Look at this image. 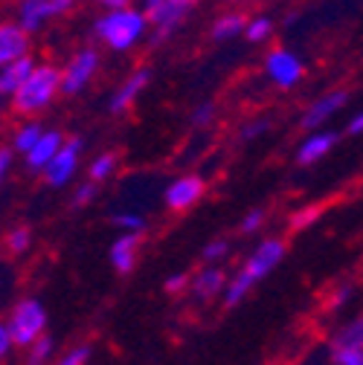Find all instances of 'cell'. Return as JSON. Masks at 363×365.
I'll use <instances>...</instances> for the list:
<instances>
[{
    "label": "cell",
    "instance_id": "obj_30",
    "mask_svg": "<svg viewBox=\"0 0 363 365\" xmlns=\"http://www.w3.org/2000/svg\"><path fill=\"white\" fill-rule=\"evenodd\" d=\"M227 252H230V241H227V238H212V241L204 247V261H207L209 267H215V261H224Z\"/></svg>",
    "mask_w": 363,
    "mask_h": 365
},
{
    "label": "cell",
    "instance_id": "obj_33",
    "mask_svg": "<svg viewBox=\"0 0 363 365\" xmlns=\"http://www.w3.org/2000/svg\"><path fill=\"white\" fill-rule=\"evenodd\" d=\"M189 287V279H187V272H171V276L163 282V290L166 293H171V296H177V293H184Z\"/></svg>",
    "mask_w": 363,
    "mask_h": 365
},
{
    "label": "cell",
    "instance_id": "obj_13",
    "mask_svg": "<svg viewBox=\"0 0 363 365\" xmlns=\"http://www.w3.org/2000/svg\"><path fill=\"white\" fill-rule=\"evenodd\" d=\"M337 140H340V133H337V130H332V128L311 130V133L305 136V140L297 145V163H299V165H314V163L326 160V157L334 151Z\"/></svg>",
    "mask_w": 363,
    "mask_h": 365
},
{
    "label": "cell",
    "instance_id": "obj_36",
    "mask_svg": "<svg viewBox=\"0 0 363 365\" xmlns=\"http://www.w3.org/2000/svg\"><path fill=\"white\" fill-rule=\"evenodd\" d=\"M352 299V284H340L337 290H334V299H332V307H343L346 302Z\"/></svg>",
    "mask_w": 363,
    "mask_h": 365
},
{
    "label": "cell",
    "instance_id": "obj_14",
    "mask_svg": "<svg viewBox=\"0 0 363 365\" xmlns=\"http://www.w3.org/2000/svg\"><path fill=\"white\" fill-rule=\"evenodd\" d=\"M24 56H29V35H24L15 21H0V67Z\"/></svg>",
    "mask_w": 363,
    "mask_h": 365
},
{
    "label": "cell",
    "instance_id": "obj_20",
    "mask_svg": "<svg viewBox=\"0 0 363 365\" xmlns=\"http://www.w3.org/2000/svg\"><path fill=\"white\" fill-rule=\"evenodd\" d=\"M116 168H119V157L114 151H105V154L94 157V163L87 165V177H90V182H96L99 186L102 180H111L116 174Z\"/></svg>",
    "mask_w": 363,
    "mask_h": 365
},
{
    "label": "cell",
    "instance_id": "obj_3",
    "mask_svg": "<svg viewBox=\"0 0 363 365\" xmlns=\"http://www.w3.org/2000/svg\"><path fill=\"white\" fill-rule=\"evenodd\" d=\"M56 96H59V67L35 64L29 78L12 96V110L21 116H38L41 110H47L56 102Z\"/></svg>",
    "mask_w": 363,
    "mask_h": 365
},
{
    "label": "cell",
    "instance_id": "obj_35",
    "mask_svg": "<svg viewBox=\"0 0 363 365\" xmlns=\"http://www.w3.org/2000/svg\"><path fill=\"white\" fill-rule=\"evenodd\" d=\"M267 130H270V119H253L242 128V140H256V136H262Z\"/></svg>",
    "mask_w": 363,
    "mask_h": 365
},
{
    "label": "cell",
    "instance_id": "obj_15",
    "mask_svg": "<svg viewBox=\"0 0 363 365\" xmlns=\"http://www.w3.org/2000/svg\"><path fill=\"white\" fill-rule=\"evenodd\" d=\"M64 145V136H61V130H56V128H44V133H41V140L32 145V151L24 157L26 160V168L29 171H35V174H44V168L50 165V160L59 154V148Z\"/></svg>",
    "mask_w": 363,
    "mask_h": 365
},
{
    "label": "cell",
    "instance_id": "obj_28",
    "mask_svg": "<svg viewBox=\"0 0 363 365\" xmlns=\"http://www.w3.org/2000/svg\"><path fill=\"white\" fill-rule=\"evenodd\" d=\"M90 354H94V348H90V345H73L70 351H64L56 359V365H87L90 362Z\"/></svg>",
    "mask_w": 363,
    "mask_h": 365
},
{
    "label": "cell",
    "instance_id": "obj_27",
    "mask_svg": "<svg viewBox=\"0 0 363 365\" xmlns=\"http://www.w3.org/2000/svg\"><path fill=\"white\" fill-rule=\"evenodd\" d=\"M29 244H32V232L26 230V226H15V230L6 235V250H9V252H15V255L26 252V250H29Z\"/></svg>",
    "mask_w": 363,
    "mask_h": 365
},
{
    "label": "cell",
    "instance_id": "obj_19",
    "mask_svg": "<svg viewBox=\"0 0 363 365\" xmlns=\"http://www.w3.org/2000/svg\"><path fill=\"white\" fill-rule=\"evenodd\" d=\"M244 24H247V15H242V12H227V15L215 18L209 35H212V41H233L236 35L244 32Z\"/></svg>",
    "mask_w": 363,
    "mask_h": 365
},
{
    "label": "cell",
    "instance_id": "obj_11",
    "mask_svg": "<svg viewBox=\"0 0 363 365\" xmlns=\"http://www.w3.org/2000/svg\"><path fill=\"white\" fill-rule=\"evenodd\" d=\"M204 195H207V180L198 174H184L166 186L163 200L171 212H189L195 203H201Z\"/></svg>",
    "mask_w": 363,
    "mask_h": 365
},
{
    "label": "cell",
    "instance_id": "obj_17",
    "mask_svg": "<svg viewBox=\"0 0 363 365\" xmlns=\"http://www.w3.org/2000/svg\"><path fill=\"white\" fill-rule=\"evenodd\" d=\"M35 58L32 56H24V58H18V61H12V64H6V67H0V99L4 96H15L18 90H21V84L29 78V73L35 70Z\"/></svg>",
    "mask_w": 363,
    "mask_h": 365
},
{
    "label": "cell",
    "instance_id": "obj_37",
    "mask_svg": "<svg viewBox=\"0 0 363 365\" xmlns=\"http://www.w3.org/2000/svg\"><path fill=\"white\" fill-rule=\"evenodd\" d=\"M9 351H12V339H9V334H6V325L0 322V359H6Z\"/></svg>",
    "mask_w": 363,
    "mask_h": 365
},
{
    "label": "cell",
    "instance_id": "obj_32",
    "mask_svg": "<svg viewBox=\"0 0 363 365\" xmlns=\"http://www.w3.org/2000/svg\"><path fill=\"white\" fill-rule=\"evenodd\" d=\"M212 119H215V105H212V102H201V105L192 110V116H189V122H192L195 128H207V125H212Z\"/></svg>",
    "mask_w": 363,
    "mask_h": 365
},
{
    "label": "cell",
    "instance_id": "obj_40",
    "mask_svg": "<svg viewBox=\"0 0 363 365\" xmlns=\"http://www.w3.org/2000/svg\"><path fill=\"white\" fill-rule=\"evenodd\" d=\"M0 182H4V180H0Z\"/></svg>",
    "mask_w": 363,
    "mask_h": 365
},
{
    "label": "cell",
    "instance_id": "obj_25",
    "mask_svg": "<svg viewBox=\"0 0 363 365\" xmlns=\"http://www.w3.org/2000/svg\"><path fill=\"white\" fill-rule=\"evenodd\" d=\"M111 220H114V226H119V230L128 235H143V230H146V217L137 212H114Z\"/></svg>",
    "mask_w": 363,
    "mask_h": 365
},
{
    "label": "cell",
    "instance_id": "obj_10",
    "mask_svg": "<svg viewBox=\"0 0 363 365\" xmlns=\"http://www.w3.org/2000/svg\"><path fill=\"white\" fill-rule=\"evenodd\" d=\"M346 105H349V90H343V87L329 90V93H323L320 99H314V102L305 108V113H302V119H299L302 130H308V133H311V130H323L326 122L334 119Z\"/></svg>",
    "mask_w": 363,
    "mask_h": 365
},
{
    "label": "cell",
    "instance_id": "obj_12",
    "mask_svg": "<svg viewBox=\"0 0 363 365\" xmlns=\"http://www.w3.org/2000/svg\"><path fill=\"white\" fill-rule=\"evenodd\" d=\"M151 84V70L149 67H140V70H134L119 87H116V93L111 96V102H108V110L114 113V116H119V113H128L131 108H134V102L140 99V93Z\"/></svg>",
    "mask_w": 363,
    "mask_h": 365
},
{
    "label": "cell",
    "instance_id": "obj_24",
    "mask_svg": "<svg viewBox=\"0 0 363 365\" xmlns=\"http://www.w3.org/2000/svg\"><path fill=\"white\" fill-rule=\"evenodd\" d=\"M56 351V339L44 334L41 339H35L29 348H26V365H47L50 356Z\"/></svg>",
    "mask_w": 363,
    "mask_h": 365
},
{
    "label": "cell",
    "instance_id": "obj_21",
    "mask_svg": "<svg viewBox=\"0 0 363 365\" xmlns=\"http://www.w3.org/2000/svg\"><path fill=\"white\" fill-rule=\"evenodd\" d=\"M41 133H44V125L41 122H35V119H29V122H24L18 130H15V140H12V148L18 151V154H29L32 151V145L41 140Z\"/></svg>",
    "mask_w": 363,
    "mask_h": 365
},
{
    "label": "cell",
    "instance_id": "obj_16",
    "mask_svg": "<svg viewBox=\"0 0 363 365\" xmlns=\"http://www.w3.org/2000/svg\"><path fill=\"white\" fill-rule=\"evenodd\" d=\"M140 238L143 235H116L114 244H111V267L119 272V276H128V272L137 267V258H140Z\"/></svg>",
    "mask_w": 363,
    "mask_h": 365
},
{
    "label": "cell",
    "instance_id": "obj_38",
    "mask_svg": "<svg viewBox=\"0 0 363 365\" xmlns=\"http://www.w3.org/2000/svg\"><path fill=\"white\" fill-rule=\"evenodd\" d=\"M9 168H12V151L0 145V180L6 177V171H9Z\"/></svg>",
    "mask_w": 363,
    "mask_h": 365
},
{
    "label": "cell",
    "instance_id": "obj_26",
    "mask_svg": "<svg viewBox=\"0 0 363 365\" xmlns=\"http://www.w3.org/2000/svg\"><path fill=\"white\" fill-rule=\"evenodd\" d=\"M320 215H323V206L320 203H311V206H302V209H297L294 215H291V230H308V226H314L317 220H320Z\"/></svg>",
    "mask_w": 363,
    "mask_h": 365
},
{
    "label": "cell",
    "instance_id": "obj_31",
    "mask_svg": "<svg viewBox=\"0 0 363 365\" xmlns=\"http://www.w3.org/2000/svg\"><path fill=\"white\" fill-rule=\"evenodd\" d=\"M334 365H363V348H334Z\"/></svg>",
    "mask_w": 363,
    "mask_h": 365
},
{
    "label": "cell",
    "instance_id": "obj_8",
    "mask_svg": "<svg viewBox=\"0 0 363 365\" xmlns=\"http://www.w3.org/2000/svg\"><path fill=\"white\" fill-rule=\"evenodd\" d=\"M73 9L70 0H24L18 6V26L24 35H35L47 26L53 18H61Z\"/></svg>",
    "mask_w": 363,
    "mask_h": 365
},
{
    "label": "cell",
    "instance_id": "obj_34",
    "mask_svg": "<svg viewBox=\"0 0 363 365\" xmlns=\"http://www.w3.org/2000/svg\"><path fill=\"white\" fill-rule=\"evenodd\" d=\"M262 223H264V212L262 209H253V212H247L242 217V232L244 235H253L256 230H262Z\"/></svg>",
    "mask_w": 363,
    "mask_h": 365
},
{
    "label": "cell",
    "instance_id": "obj_1",
    "mask_svg": "<svg viewBox=\"0 0 363 365\" xmlns=\"http://www.w3.org/2000/svg\"><path fill=\"white\" fill-rule=\"evenodd\" d=\"M282 258H285V244H282L279 238H264V241L250 252V258L242 264V269L236 272L230 282H227V287H224V304H227V307L242 304V302L250 296V290H253L259 282H264L270 272H274V269L282 264Z\"/></svg>",
    "mask_w": 363,
    "mask_h": 365
},
{
    "label": "cell",
    "instance_id": "obj_41",
    "mask_svg": "<svg viewBox=\"0 0 363 365\" xmlns=\"http://www.w3.org/2000/svg\"><path fill=\"white\" fill-rule=\"evenodd\" d=\"M0 110H4V108H0Z\"/></svg>",
    "mask_w": 363,
    "mask_h": 365
},
{
    "label": "cell",
    "instance_id": "obj_2",
    "mask_svg": "<svg viewBox=\"0 0 363 365\" xmlns=\"http://www.w3.org/2000/svg\"><path fill=\"white\" fill-rule=\"evenodd\" d=\"M146 32H149V24H146L143 12L137 6H131V4L122 6V9L102 12L96 18V24H94V35L114 53L134 50L146 38Z\"/></svg>",
    "mask_w": 363,
    "mask_h": 365
},
{
    "label": "cell",
    "instance_id": "obj_4",
    "mask_svg": "<svg viewBox=\"0 0 363 365\" xmlns=\"http://www.w3.org/2000/svg\"><path fill=\"white\" fill-rule=\"evenodd\" d=\"M6 334L12 339V348H29L35 339L44 336V331H47V307H44L38 299H21L9 319H6Z\"/></svg>",
    "mask_w": 363,
    "mask_h": 365
},
{
    "label": "cell",
    "instance_id": "obj_29",
    "mask_svg": "<svg viewBox=\"0 0 363 365\" xmlns=\"http://www.w3.org/2000/svg\"><path fill=\"white\" fill-rule=\"evenodd\" d=\"M96 195H99V186H96V182H79V186L73 189V206L76 209H84L87 203H94L96 200Z\"/></svg>",
    "mask_w": 363,
    "mask_h": 365
},
{
    "label": "cell",
    "instance_id": "obj_5",
    "mask_svg": "<svg viewBox=\"0 0 363 365\" xmlns=\"http://www.w3.org/2000/svg\"><path fill=\"white\" fill-rule=\"evenodd\" d=\"M140 12H143L146 24L151 26V43L160 47V43H166L184 26L187 15L195 12V4H189V0H149Z\"/></svg>",
    "mask_w": 363,
    "mask_h": 365
},
{
    "label": "cell",
    "instance_id": "obj_6",
    "mask_svg": "<svg viewBox=\"0 0 363 365\" xmlns=\"http://www.w3.org/2000/svg\"><path fill=\"white\" fill-rule=\"evenodd\" d=\"M96 70H99V53L94 47H81L59 70V93L61 96H79L81 90L94 81Z\"/></svg>",
    "mask_w": 363,
    "mask_h": 365
},
{
    "label": "cell",
    "instance_id": "obj_39",
    "mask_svg": "<svg viewBox=\"0 0 363 365\" xmlns=\"http://www.w3.org/2000/svg\"><path fill=\"white\" fill-rule=\"evenodd\" d=\"M360 130H363V113H354L349 119V125H346V133L349 136H360Z\"/></svg>",
    "mask_w": 363,
    "mask_h": 365
},
{
    "label": "cell",
    "instance_id": "obj_7",
    "mask_svg": "<svg viewBox=\"0 0 363 365\" xmlns=\"http://www.w3.org/2000/svg\"><path fill=\"white\" fill-rule=\"evenodd\" d=\"M264 76L274 81L279 90H291L305 78V64L294 50L274 47L264 56Z\"/></svg>",
    "mask_w": 363,
    "mask_h": 365
},
{
    "label": "cell",
    "instance_id": "obj_18",
    "mask_svg": "<svg viewBox=\"0 0 363 365\" xmlns=\"http://www.w3.org/2000/svg\"><path fill=\"white\" fill-rule=\"evenodd\" d=\"M189 287H192V293H195L198 302H212L227 287V272L221 267H204L198 276L189 282Z\"/></svg>",
    "mask_w": 363,
    "mask_h": 365
},
{
    "label": "cell",
    "instance_id": "obj_23",
    "mask_svg": "<svg viewBox=\"0 0 363 365\" xmlns=\"http://www.w3.org/2000/svg\"><path fill=\"white\" fill-rule=\"evenodd\" d=\"M250 43H264L270 41V35H274V21H270L267 15H256V18H247L244 24V32H242Z\"/></svg>",
    "mask_w": 363,
    "mask_h": 365
},
{
    "label": "cell",
    "instance_id": "obj_22",
    "mask_svg": "<svg viewBox=\"0 0 363 365\" xmlns=\"http://www.w3.org/2000/svg\"><path fill=\"white\" fill-rule=\"evenodd\" d=\"M334 348H363V319H349V322L334 334Z\"/></svg>",
    "mask_w": 363,
    "mask_h": 365
},
{
    "label": "cell",
    "instance_id": "obj_9",
    "mask_svg": "<svg viewBox=\"0 0 363 365\" xmlns=\"http://www.w3.org/2000/svg\"><path fill=\"white\" fill-rule=\"evenodd\" d=\"M81 151H84V140L81 136H70L64 140V145L59 148V154L50 160V165L44 168V180H47V186L53 189H61L73 180L76 168H79V160H81Z\"/></svg>",
    "mask_w": 363,
    "mask_h": 365
}]
</instances>
